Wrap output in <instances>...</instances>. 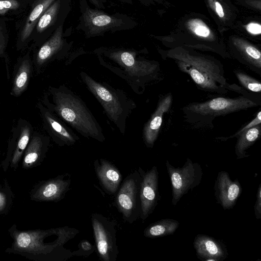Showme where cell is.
<instances>
[{
    "mask_svg": "<svg viewBox=\"0 0 261 261\" xmlns=\"http://www.w3.org/2000/svg\"><path fill=\"white\" fill-rule=\"evenodd\" d=\"M41 102L83 137L105 140L100 125L84 101L64 85L49 86Z\"/></svg>",
    "mask_w": 261,
    "mask_h": 261,
    "instance_id": "obj_1",
    "label": "cell"
},
{
    "mask_svg": "<svg viewBox=\"0 0 261 261\" xmlns=\"http://www.w3.org/2000/svg\"><path fill=\"white\" fill-rule=\"evenodd\" d=\"M166 58L173 60L181 72L188 74L198 89L220 95L228 92L229 83L223 65L213 57L177 47L168 51L164 57Z\"/></svg>",
    "mask_w": 261,
    "mask_h": 261,
    "instance_id": "obj_2",
    "label": "cell"
},
{
    "mask_svg": "<svg viewBox=\"0 0 261 261\" xmlns=\"http://www.w3.org/2000/svg\"><path fill=\"white\" fill-rule=\"evenodd\" d=\"M261 100L243 95L229 98L216 97L202 102H193L182 108L185 121L195 128H212L220 116L260 106Z\"/></svg>",
    "mask_w": 261,
    "mask_h": 261,
    "instance_id": "obj_3",
    "label": "cell"
},
{
    "mask_svg": "<svg viewBox=\"0 0 261 261\" xmlns=\"http://www.w3.org/2000/svg\"><path fill=\"white\" fill-rule=\"evenodd\" d=\"M113 61L121 68L120 75L133 86L143 91L147 85L159 79L161 69L159 62L140 59L136 51L119 48L101 47L95 50ZM119 71V72H120Z\"/></svg>",
    "mask_w": 261,
    "mask_h": 261,
    "instance_id": "obj_4",
    "label": "cell"
},
{
    "mask_svg": "<svg viewBox=\"0 0 261 261\" xmlns=\"http://www.w3.org/2000/svg\"><path fill=\"white\" fill-rule=\"evenodd\" d=\"M79 8L81 15L76 29L81 31L86 38L133 29L137 25L135 20L126 14H109L91 8L87 0L80 1Z\"/></svg>",
    "mask_w": 261,
    "mask_h": 261,
    "instance_id": "obj_5",
    "label": "cell"
},
{
    "mask_svg": "<svg viewBox=\"0 0 261 261\" xmlns=\"http://www.w3.org/2000/svg\"><path fill=\"white\" fill-rule=\"evenodd\" d=\"M80 76L88 90L102 107L110 120L124 134L126 118L135 107L125 94L106 84L98 82L84 72Z\"/></svg>",
    "mask_w": 261,
    "mask_h": 261,
    "instance_id": "obj_6",
    "label": "cell"
},
{
    "mask_svg": "<svg viewBox=\"0 0 261 261\" xmlns=\"http://www.w3.org/2000/svg\"><path fill=\"white\" fill-rule=\"evenodd\" d=\"M71 10V0H55L37 22L28 49L32 51L43 44L64 22Z\"/></svg>",
    "mask_w": 261,
    "mask_h": 261,
    "instance_id": "obj_7",
    "label": "cell"
},
{
    "mask_svg": "<svg viewBox=\"0 0 261 261\" xmlns=\"http://www.w3.org/2000/svg\"><path fill=\"white\" fill-rule=\"evenodd\" d=\"M142 169L127 175L119 187L115 198L116 205L127 222L132 224L140 217V191L142 179Z\"/></svg>",
    "mask_w": 261,
    "mask_h": 261,
    "instance_id": "obj_8",
    "label": "cell"
},
{
    "mask_svg": "<svg viewBox=\"0 0 261 261\" xmlns=\"http://www.w3.org/2000/svg\"><path fill=\"white\" fill-rule=\"evenodd\" d=\"M166 166L172 187L171 203L176 205L184 195L200 184L203 172L200 164L189 158L182 167H174L167 160Z\"/></svg>",
    "mask_w": 261,
    "mask_h": 261,
    "instance_id": "obj_9",
    "label": "cell"
},
{
    "mask_svg": "<svg viewBox=\"0 0 261 261\" xmlns=\"http://www.w3.org/2000/svg\"><path fill=\"white\" fill-rule=\"evenodd\" d=\"M65 33L64 24L60 25L43 44L32 51V59L36 74L42 72L50 62L60 60L67 54L72 42H68Z\"/></svg>",
    "mask_w": 261,
    "mask_h": 261,
    "instance_id": "obj_10",
    "label": "cell"
},
{
    "mask_svg": "<svg viewBox=\"0 0 261 261\" xmlns=\"http://www.w3.org/2000/svg\"><path fill=\"white\" fill-rule=\"evenodd\" d=\"M97 254L104 261H116L118 254L115 224L98 213L91 215Z\"/></svg>",
    "mask_w": 261,
    "mask_h": 261,
    "instance_id": "obj_11",
    "label": "cell"
},
{
    "mask_svg": "<svg viewBox=\"0 0 261 261\" xmlns=\"http://www.w3.org/2000/svg\"><path fill=\"white\" fill-rule=\"evenodd\" d=\"M55 0H27V6L22 15L15 21L17 51L28 49L34 28L39 18Z\"/></svg>",
    "mask_w": 261,
    "mask_h": 261,
    "instance_id": "obj_12",
    "label": "cell"
},
{
    "mask_svg": "<svg viewBox=\"0 0 261 261\" xmlns=\"http://www.w3.org/2000/svg\"><path fill=\"white\" fill-rule=\"evenodd\" d=\"M37 107L42 119L44 129L58 145L71 146L80 139L70 128L64 124L62 121L48 110L41 101L37 103Z\"/></svg>",
    "mask_w": 261,
    "mask_h": 261,
    "instance_id": "obj_13",
    "label": "cell"
},
{
    "mask_svg": "<svg viewBox=\"0 0 261 261\" xmlns=\"http://www.w3.org/2000/svg\"><path fill=\"white\" fill-rule=\"evenodd\" d=\"M142 179L140 196L141 212L140 218L145 221L154 211L160 199L158 188L159 173L156 166L144 172L142 169Z\"/></svg>",
    "mask_w": 261,
    "mask_h": 261,
    "instance_id": "obj_14",
    "label": "cell"
},
{
    "mask_svg": "<svg viewBox=\"0 0 261 261\" xmlns=\"http://www.w3.org/2000/svg\"><path fill=\"white\" fill-rule=\"evenodd\" d=\"M173 103V96L169 92L160 96L156 108L148 120L145 123L143 138L146 146H154L162 124L164 114L169 111Z\"/></svg>",
    "mask_w": 261,
    "mask_h": 261,
    "instance_id": "obj_15",
    "label": "cell"
},
{
    "mask_svg": "<svg viewBox=\"0 0 261 261\" xmlns=\"http://www.w3.org/2000/svg\"><path fill=\"white\" fill-rule=\"evenodd\" d=\"M214 189L217 203L224 210L232 208L242 193L238 179L232 181L228 173L224 171L218 173Z\"/></svg>",
    "mask_w": 261,
    "mask_h": 261,
    "instance_id": "obj_16",
    "label": "cell"
},
{
    "mask_svg": "<svg viewBox=\"0 0 261 261\" xmlns=\"http://www.w3.org/2000/svg\"><path fill=\"white\" fill-rule=\"evenodd\" d=\"M32 50L19 57L14 66L10 95L18 97L27 89L34 68L31 56Z\"/></svg>",
    "mask_w": 261,
    "mask_h": 261,
    "instance_id": "obj_17",
    "label": "cell"
},
{
    "mask_svg": "<svg viewBox=\"0 0 261 261\" xmlns=\"http://www.w3.org/2000/svg\"><path fill=\"white\" fill-rule=\"evenodd\" d=\"M234 57L241 64L261 76V53L247 41L239 38L232 39Z\"/></svg>",
    "mask_w": 261,
    "mask_h": 261,
    "instance_id": "obj_18",
    "label": "cell"
},
{
    "mask_svg": "<svg viewBox=\"0 0 261 261\" xmlns=\"http://www.w3.org/2000/svg\"><path fill=\"white\" fill-rule=\"evenodd\" d=\"M194 247L198 257L206 261L223 260L227 255L225 246L208 236L197 235L194 239Z\"/></svg>",
    "mask_w": 261,
    "mask_h": 261,
    "instance_id": "obj_19",
    "label": "cell"
},
{
    "mask_svg": "<svg viewBox=\"0 0 261 261\" xmlns=\"http://www.w3.org/2000/svg\"><path fill=\"white\" fill-rule=\"evenodd\" d=\"M97 176L106 191L115 194L122 181V175L118 169L110 162L100 159L94 162Z\"/></svg>",
    "mask_w": 261,
    "mask_h": 261,
    "instance_id": "obj_20",
    "label": "cell"
},
{
    "mask_svg": "<svg viewBox=\"0 0 261 261\" xmlns=\"http://www.w3.org/2000/svg\"><path fill=\"white\" fill-rule=\"evenodd\" d=\"M10 145L13 149L12 161L16 163L25 150L34 132L32 125L27 120L19 118L11 130Z\"/></svg>",
    "mask_w": 261,
    "mask_h": 261,
    "instance_id": "obj_21",
    "label": "cell"
},
{
    "mask_svg": "<svg viewBox=\"0 0 261 261\" xmlns=\"http://www.w3.org/2000/svg\"><path fill=\"white\" fill-rule=\"evenodd\" d=\"M70 175L65 173L45 183L40 192V197L46 200H60L69 189Z\"/></svg>",
    "mask_w": 261,
    "mask_h": 261,
    "instance_id": "obj_22",
    "label": "cell"
},
{
    "mask_svg": "<svg viewBox=\"0 0 261 261\" xmlns=\"http://www.w3.org/2000/svg\"><path fill=\"white\" fill-rule=\"evenodd\" d=\"M50 142V137L34 131L25 148L24 163L30 165L36 162L45 152Z\"/></svg>",
    "mask_w": 261,
    "mask_h": 261,
    "instance_id": "obj_23",
    "label": "cell"
},
{
    "mask_svg": "<svg viewBox=\"0 0 261 261\" xmlns=\"http://www.w3.org/2000/svg\"><path fill=\"white\" fill-rule=\"evenodd\" d=\"M260 135L261 124L251 127L238 136L235 145V153L238 159L248 156L246 150L260 138Z\"/></svg>",
    "mask_w": 261,
    "mask_h": 261,
    "instance_id": "obj_24",
    "label": "cell"
},
{
    "mask_svg": "<svg viewBox=\"0 0 261 261\" xmlns=\"http://www.w3.org/2000/svg\"><path fill=\"white\" fill-rule=\"evenodd\" d=\"M179 225V222L176 220L162 219L148 225L144 230V236L155 238L171 235L174 233Z\"/></svg>",
    "mask_w": 261,
    "mask_h": 261,
    "instance_id": "obj_25",
    "label": "cell"
},
{
    "mask_svg": "<svg viewBox=\"0 0 261 261\" xmlns=\"http://www.w3.org/2000/svg\"><path fill=\"white\" fill-rule=\"evenodd\" d=\"M27 0H0V18L16 21L24 12Z\"/></svg>",
    "mask_w": 261,
    "mask_h": 261,
    "instance_id": "obj_26",
    "label": "cell"
},
{
    "mask_svg": "<svg viewBox=\"0 0 261 261\" xmlns=\"http://www.w3.org/2000/svg\"><path fill=\"white\" fill-rule=\"evenodd\" d=\"M187 25L193 34L200 38L210 41L215 39V37L210 28L200 19H191L187 22Z\"/></svg>",
    "mask_w": 261,
    "mask_h": 261,
    "instance_id": "obj_27",
    "label": "cell"
},
{
    "mask_svg": "<svg viewBox=\"0 0 261 261\" xmlns=\"http://www.w3.org/2000/svg\"><path fill=\"white\" fill-rule=\"evenodd\" d=\"M9 42V32L6 25V21L0 18V58L5 62L7 79L10 78L9 58L6 50Z\"/></svg>",
    "mask_w": 261,
    "mask_h": 261,
    "instance_id": "obj_28",
    "label": "cell"
},
{
    "mask_svg": "<svg viewBox=\"0 0 261 261\" xmlns=\"http://www.w3.org/2000/svg\"><path fill=\"white\" fill-rule=\"evenodd\" d=\"M233 73L242 87L249 92L260 94V81L240 70H234Z\"/></svg>",
    "mask_w": 261,
    "mask_h": 261,
    "instance_id": "obj_29",
    "label": "cell"
},
{
    "mask_svg": "<svg viewBox=\"0 0 261 261\" xmlns=\"http://www.w3.org/2000/svg\"><path fill=\"white\" fill-rule=\"evenodd\" d=\"M78 250L72 252L73 255L87 257L92 254L95 250V246L92 245L87 240H82L79 245Z\"/></svg>",
    "mask_w": 261,
    "mask_h": 261,
    "instance_id": "obj_30",
    "label": "cell"
},
{
    "mask_svg": "<svg viewBox=\"0 0 261 261\" xmlns=\"http://www.w3.org/2000/svg\"><path fill=\"white\" fill-rule=\"evenodd\" d=\"M261 124V111L260 110H259V111L256 114L255 117L249 122L247 123L245 125L243 126L241 129L238 130L236 133H234L233 135L230 136L229 137H218L217 138V139H221L223 141H226L227 139L233 138L235 137H237L238 135H239L241 133L243 132L244 131L254 126H256L258 124Z\"/></svg>",
    "mask_w": 261,
    "mask_h": 261,
    "instance_id": "obj_31",
    "label": "cell"
},
{
    "mask_svg": "<svg viewBox=\"0 0 261 261\" xmlns=\"http://www.w3.org/2000/svg\"><path fill=\"white\" fill-rule=\"evenodd\" d=\"M31 243V237L27 232H22L17 238V243L19 247L25 248L29 247Z\"/></svg>",
    "mask_w": 261,
    "mask_h": 261,
    "instance_id": "obj_32",
    "label": "cell"
},
{
    "mask_svg": "<svg viewBox=\"0 0 261 261\" xmlns=\"http://www.w3.org/2000/svg\"><path fill=\"white\" fill-rule=\"evenodd\" d=\"M210 7L220 18L225 16V13L221 3L217 0H207Z\"/></svg>",
    "mask_w": 261,
    "mask_h": 261,
    "instance_id": "obj_33",
    "label": "cell"
},
{
    "mask_svg": "<svg viewBox=\"0 0 261 261\" xmlns=\"http://www.w3.org/2000/svg\"><path fill=\"white\" fill-rule=\"evenodd\" d=\"M254 214L257 219L261 218V184H259L256 194V200L254 206Z\"/></svg>",
    "mask_w": 261,
    "mask_h": 261,
    "instance_id": "obj_34",
    "label": "cell"
},
{
    "mask_svg": "<svg viewBox=\"0 0 261 261\" xmlns=\"http://www.w3.org/2000/svg\"><path fill=\"white\" fill-rule=\"evenodd\" d=\"M246 31L253 35H259L261 33V25L255 22H250L245 25Z\"/></svg>",
    "mask_w": 261,
    "mask_h": 261,
    "instance_id": "obj_35",
    "label": "cell"
},
{
    "mask_svg": "<svg viewBox=\"0 0 261 261\" xmlns=\"http://www.w3.org/2000/svg\"><path fill=\"white\" fill-rule=\"evenodd\" d=\"M89 2L94 6L95 8L103 9L106 8L107 0H88Z\"/></svg>",
    "mask_w": 261,
    "mask_h": 261,
    "instance_id": "obj_36",
    "label": "cell"
},
{
    "mask_svg": "<svg viewBox=\"0 0 261 261\" xmlns=\"http://www.w3.org/2000/svg\"><path fill=\"white\" fill-rule=\"evenodd\" d=\"M120 2L123 3H126L129 5H132L133 4V2L132 0H117Z\"/></svg>",
    "mask_w": 261,
    "mask_h": 261,
    "instance_id": "obj_37",
    "label": "cell"
},
{
    "mask_svg": "<svg viewBox=\"0 0 261 261\" xmlns=\"http://www.w3.org/2000/svg\"><path fill=\"white\" fill-rule=\"evenodd\" d=\"M141 3H144L145 2H152V1H155V2H159L160 0H139Z\"/></svg>",
    "mask_w": 261,
    "mask_h": 261,
    "instance_id": "obj_38",
    "label": "cell"
},
{
    "mask_svg": "<svg viewBox=\"0 0 261 261\" xmlns=\"http://www.w3.org/2000/svg\"><path fill=\"white\" fill-rule=\"evenodd\" d=\"M0 198H1V197H0Z\"/></svg>",
    "mask_w": 261,
    "mask_h": 261,
    "instance_id": "obj_39",
    "label": "cell"
}]
</instances>
